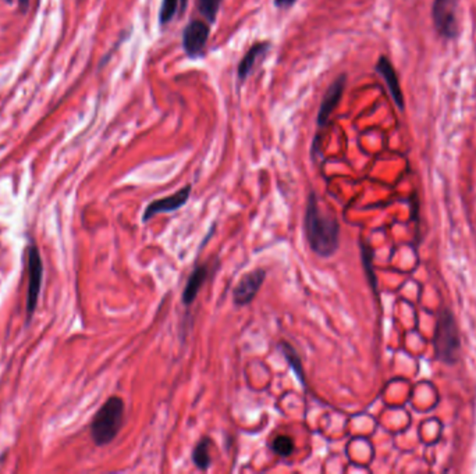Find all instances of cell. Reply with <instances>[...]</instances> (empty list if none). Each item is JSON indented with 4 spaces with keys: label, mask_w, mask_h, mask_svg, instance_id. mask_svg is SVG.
Returning <instances> with one entry per match:
<instances>
[{
    "label": "cell",
    "mask_w": 476,
    "mask_h": 474,
    "mask_svg": "<svg viewBox=\"0 0 476 474\" xmlns=\"http://www.w3.org/2000/svg\"><path fill=\"white\" fill-rule=\"evenodd\" d=\"M271 449L276 455L287 457L292 453L294 450V441L291 436L288 435H277L273 441H271Z\"/></svg>",
    "instance_id": "2e32d148"
},
{
    "label": "cell",
    "mask_w": 476,
    "mask_h": 474,
    "mask_svg": "<svg viewBox=\"0 0 476 474\" xmlns=\"http://www.w3.org/2000/svg\"><path fill=\"white\" fill-rule=\"evenodd\" d=\"M191 185H187L184 188H181L180 190H177L175 193L161 197V199H156L153 202H150L142 215V221L146 222L150 218H153L156 214H161V213H171L178 210L180 207H182L191 195Z\"/></svg>",
    "instance_id": "ba28073f"
},
{
    "label": "cell",
    "mask_w": 476,
    "mask_h": 474,
    "mask_svg": "<svg viewBox=\"0 0 476 474\" xmlns=\"http://www.w3.org/2000/svg\"><path fill=\"white\" fill-rule=\"evenodd\" d=\"M303 232L309 247L320 257H330L338 249L340 224L331 213L320 209L315 192H310L306 200Z\"/></svg>",
    "instance_id": "6da1fadb"
},
{
    "label": "cell",
    "mask_w": 476,
    "mask_h": 474,
    "mask_svg": "<svg viewBox=\"0 0 476 474\" xmlns=\"http://www.w3.org/2000/svg\"><path fill=\"white\" fill-rule=\"evenodd\" d=\"M376 71L380 74V76L384 79L386 86L391 95V99L394 100V104L397 106V108L399 111H404L405 108V100H404V95L401 90V85H399V79L398 75L395 72V68L392 65V63L390 61V58L387 56H380L377 63H376Z\"/></svg>",
    "instance_id": "30bf717a"
},
{
    "label": "cell",
    "mask_w": 476,
    "mask_h": 474,
    "mask_svg": "<svg viewBox=\"0 0 476 474\" xmlns=\"http://www.w3.org/2000/svg\"><path fill=\"white\" fill-rule=\"evenodd\" d=\"M18 6H19L21 11L25 13L26 8H28V6H29V0H18Z\"/></svg>",
    "instance_id": "ffe728a7"
},
{
    "label": "cell",
    "mask_w": 476,
    "mask_h": 474,
    "mask_svg": "<svg viewBox=\"0 0 476 474\" xmlns=\"http://www.w3.org/2000/svg\"><path fill=\"white\" fill-rule=\"evenodd\" d=\"M370 257H372V253H370V249L367 246H362V260H363V265L366 268V272H367V277H369V281L372 284V286L374 288L376 286V278L373 275V270H372V264H370Z\"/></svg>",
    "instance_id": "ac0fdd59"
},
{
    "label": "cell",
    "mask_w": 476,
    "mask_h": 474,
    "mask_svg": "<svg viewBox=\"0 0 476 474\" xmlns=\"http://www.w3.org/2000/svg\"><path fill=\"white\" fill-rule=\"evenodd\" d=\"M266 278V271L263 268L252 270L244 274L232 289V302L235 306H246L253 300L259 292L263 281Z\"/></svg>",
    "instance_id": "52a82bcc"
},
{
    "label": "cell",
    "mask_w": 476,
    "mask_h": 474,
    "mask_svg": "<svg viewBox=\"0 0 476 474\" xmlns=\"http://www.w3.org/2000/svg\"><path fill=\"white\" fill-rule=\"evenodd\" d=\"M4 1H7V3H11V0H4Z\"/></svg>",
    "instance_id": "44dd1931"
},
{
    "label": "cell",
    "mask_w": 476,
    "mask_h": 474,
    "mask_svg": "<svg viewBox=\"0 0 476 474\" xmlns=\"http://www.w3.org/2000/svg\"><path fill=\"white\" fill-rule=\"evenodd\" d=\"M43 265L38 247L32 243L28 250V293H26V322L31 321L40 293Z\"/></svg>",
    "instance_id": "5b68a950"
},
{
    "label": "cell",
    "mask_w": 476,
    "mask_h": 474,
    "mask_svg": "<svg viewBox=\"0 0 476 474\" xmlns=\"http://www.w3.org/2000/svg\"><path fill=\"white\" fill-rule=\"evenodd\" d=\"M270 49V43L269 42H257L255 44H252L249 47V50L245 53V56L241 58L238 68H237V75L239 82H244L246 79V76L251 74L256 60L262 56H264Z\"/></svg>",
    "instance_id": "8fae6325"
},
{
    "label": "cell",
    "mask_w": 476,
    "mask_h": 474,
    "mask_svg": "<svg viewBox=\"0 0 476 474\" xmlns=\"http://www.w3.org/2000/svg\"><path fill=\"white\" fill-rule=\"evenodd\" d=\"M433 346L437 359H440L441 361L451 364L457 360L459 350V336L455 318L448 310H443L438 316Z\"/></svg>",
    "instance_id": "3957f363"
},
{
    "label": "cell",
    "mask_w": 476,
    "mask_h": 474,
    "mask_svg": "<svg viewBox=\"0 0 476 474\" xmlns=\"http://www.w3.org/2000/svg\"><path fill=\"white\" fill-rule=\"evenodd\" d=\"M124 421V400L120 396H110L93 416L90 435L97 446L110 443Z\"/></svg>",
    "instance_id": "7a4b0ae2"
},
{
    "label": "cell",
    "mask_w": 476,
    "mask_h": 474,
    "mask_svg": "<svg viewBox=\"0 0 476 474\" xmlns=\"http://www.w3.org/2000/svg\"><path fill=\"white\" fill-rule=\"evenodd\" d=\"M280 349H281V353L285 357V360L288 361V364L294 370V374L296 375L299 382L303 386H306V378H305V373H303V366H302L301 357L298 356L296 350L294 349V346L291 343H288L287 341H281L280 342Z\"/></svg>",
    "instance_id": "4fadbf2b"
},
{
    "label": "cell",
    "mask_w": 476,
    "mask_h": 474,
    "mask_svg": "<svg viewBox=\"0 0 476 474\" xmlns=\"http://www.w3.org/2000/svg\"><path fill=\"white\" fill-rule=\"evenodd\" d=\"M345 83H347V75L341 74L327 88V90H326V93H324V96L322 99L319 111H317V118H316L317 126H324L327 124L331 113L338 106V103H340V100L342 97V93H344V89H345Z\"/></svg>",
    "instance_id": "9c48e42d"
},
{
    "label": "cell",
    "mask_w": 476,
    "mask_h": 474,
    "mask_svg": "<svg viewBox=\"0 0 476 474\" xmlns=\"http://www.w3.org/2000/svg\"><path fill=\"white\" fill-rule=\"evenodd\" d=\"M461 0H433L431 19L436 32L447 39L452 40L459 35V11Z\"/></svg>",
    "instance_id": "277c9868"
},
{
    "label": "cell",
    "mask_w": 476,
    "mask_h": 474,
    "mask_svg": "<svg viewBox=\"0 0 476 474\" xmlns=\"http://www.w3.org/2000/svg\"><path fill=\"white\" fill-rule=\"evenodd\" d=\"M207 275H209V270L205 264L198 265L191 272V275L185 284V288L182 291V303L185 306H189L191 303H193V300L196 299V296H198L202 285L205 284Z\"/></svg>",
    "instance_id": "7c38bea8"
},
{
    "label": "cell",
    "mask_w": 476,
    "mask_h": 474,
    "mask_svg": "<svg viewBox=\"0 0 476 474\" xmlns=\"http://www.w3.org/2000/svg\"><path fill=\"white\" fill-rule=\"evenodd\" d=\"M210 35L209 24L200 19L189 21L182 31V49L191 58L200 57L206 49Z\"/></svg>",
    "instance_id": "8992f818"
},
{
    "label": "cell",
    "mask_w": 476,
    "mask_h": 474,
    "mask_svg": "<svg viewBox=\"0 0 476 474\" xmlns=\"http://www.w3.org/2000/svg\"><path fill=\"white\" fill-rule=\"evenodd\" d=\"M192 461L199 470H207L212 463L210 456V439L203 438L200 439L192 450Z\"/></svg>",
    "instance_id": "5bb4252c"
},
{
    "label": "cell",
    "mask_w": 476,
    "mask_h": 474,
    "mask_svg": "<svg viewBox=\"0 0 476 474\" xmlns=\"http://www.w3.org/2000/svg\"><path fill=\"white\" fill-rule=\"evenodd\" d=\"M223 0H198V10L205 17L207 24H212L217 18V13L220 10Z\"/></svg>",
    "instance_id": "9a60e30c"
},
{
    "label": "cell",
    "mask_w": 476,
    "mask_h": 474,
    "mask_svg": "<svg viewBox=\"0 0 476 474\" xmlns=\"http://www.w3.org/2000/svg\"><path fill=\"white\" fill-rule=\"evenodd\" d=\"M180 7V0H163L160 13H159V21L161 25H167L175 15Z\"/></svg>",
    "instance_id": "e0dca14e"
},
{
    "label": "cell",
    "mask_w": 476,
    "mask_h": 474,
    "mask_svg": "<svg viewBox=\"0 0 476 474\" xmlns=\"http://www.w3.org/2000/svg\"><path fill=\"white\" fill-rule=\"evenodd\" d=\"M296 3V0H274V6L278 8H288L291 6H294Z\"/></svg>",
    "instance_id": "d6986e66"
}]
</instances>
